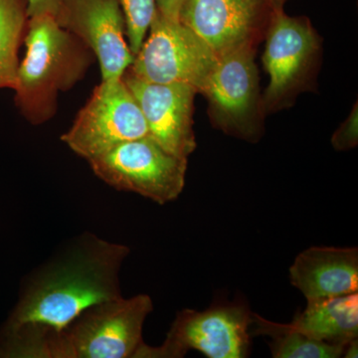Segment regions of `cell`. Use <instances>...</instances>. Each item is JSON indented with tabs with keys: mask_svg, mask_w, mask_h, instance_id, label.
<instances>
[{
	"mask_svg": "<svg viewBox=\"0 0 358 358\" xmlns=\"http://www.w3.org/2000/svg\"><path fill=\"white\" fill-rule=\"evenodd\" d=\"M263 64L270 81L262 96L265 114L289 107L310 88L320 65L322 43L308 17L277 9L266 31Z\"/></svg>",
	"mask_w": 358,
	"mask_h": 358,
	"instance_id": "277c9868",
	"label": "cell"
},
{
	"mask_svg": "<svg viewBox=\"0 0 358 358\" xmlns=\"http://www.w3.org/2000/svg\"><path fill=\"white\" fill-rule=\"evenodd\" d=\"M26 53L18 66L15 100L33 124L55 115L57 98L82 80L94 54L53 16L28 18Z\"/></svg>",
	"mask_w": 358,
	"mask_h": 358,
	"instance_id": "7a4b0ae2",
	"label": "cell"
},
{
	"mask_svg": "<svg viewBox=\"0 0 358 358\" xmlns=\"http://www.w3.org/2000/svg\"><path fill=\"white\" fill-rule=\"evenodd\" d=\"M268 1L275 7V9H282L288 0H268Z\"/></svg>",
	"mask_w": 358,
	"mask_h": 358,
	"instance_id": "7402d4cb",
	"label": "cell"
},
{
	"mask_svg": "<svg viewBox=\"0 0 358 358\" xmlns=\"http://www.w3.org/2000/svg\"><path fill=\"white\" fill-rule=\"evenodd\" d=\"M358 143L357 103L331 138V145L336 150H348L357 147Z\"/></svg>",
	"mask_w": 358,
	"mask_h": 358,
	"instance_id": "ac0fdd59",
	"label": "cell"
},
{
	"mask_svg": "<svg viewBox=\"0 0 358 358\" xmlns=\"http://www.w3.org/2000/svg\"><path fill=\"white\" fill-rule=\"evenodd\" d=\"M289 281L307 301L357 293L358 250L310 247L294 259Z\"/></svg>",
	"mask_w": 358,
	"mask_h": 358,
	"instance_id": "4fadbf2b",
	"label": "cell"
},
{
	"mask_svg": "<svg viewBox=\"0 0 358 358\" xmlns=\"http://www.w3.org/2000/svg\"><path fill=\"white\" fill-rule=\"evenodd\" d=\"M217 61V54L196 33L157 10L127 71L152 83L188 85L199 94Z\"/></svg>",
	"mask_w": 358,
	"mask_h": 358,
	"instance_id": "ba28073f",
	"label": "cell"
},
{
	"mask_svg": "<svg viewBox=\"0 0 358 358\" xmlns=\"http://www.w3.org/2000/svg\"><path fill=\"white\" fill-rule=\"evenodd\" d=\"M148 136L147 122L124 80L102 81L61 140L86 160Z\"/></svg>",
	"mask_w": 358,
	"mask_h": 358,
	"instance_id": "9c48e42d",
	"label": "cell"
},
{
	"mask_svg": "<svg viewBox=\"0 0 358 358\" xmlns=\"http://www.w3.org/2000/svg\"><path fill=\"white\" fill-rule=\"evenodd\" d=\"M56 20L98 59L102 81L122 79L133 64L126 20L117 0H63Z\"/></svg>",
	"mask_w": 358,
	"mask_h": 358,
	"instance_id": "8fae6325",
	"label": "cell"
},
{
	"mask_svg": "<svg viewBox=\"0 0 358 358\" xmlns=\"http://www.w3.org/2000/svg\"><path fill=\"white\" fill-rule=\"evenodd\" d=\"M63 0H27L28 18L53 16L56 18Z\"/></svg>",
	"mask_w": 358,
	"mask_h": 358,
	"instance_id": "d6986e66",
	"label": "cell"
},
{
	"mask_svg": "<svg viewBox=\"0 0 358 358\" xmlns=\"http://www.w3.org/2000/svg\"><path fill=\"white\" fill-rule=\"evenodd\" d=\"M358 339H352L350 343H346L343 350V357L357 358L358 357Z\"/></svg>",
	"mask_w": 358,
	"mask_h": 358,
	"instance_id": "44dd1931",
	"label": "cell"
},
{
	"mask_svg": "<svg viewBox=\"0 0 358 358\" xmlns=\"http://www.w3.org/2000/svg\"><path fill=\"white\" fill-rule=\"evenodd\" d=\"M157 10L166 18L179 20V14L185 0H155Z\"/></svg>",
	"mask_w": 358,
	"mask_h": 358,
	"instance_id": "ffe728a7",
	"label": "cell"
},
{
	"mask_svg": "<svg viewBox=\"0 0 358 358\" xmlns=\"http://www.w3.org/2000/svg\"><path fill=\"white\" fill-rule=\"evenodd\" d=\"M275 10L268 0H185L179 20L220 56L258 46Z\"/></svg>",
	"mask_w": 358,
	"mask_h": 358,
	"instance_id": "30bf717a",
	"label": "cell"
},
{
	"mask_svg": "<svg viewBox=\"0 0 358 358\" xmlns=\"http://www.w3.org/2000/svg\"><path fill=\"white\" fill-rule=\"evenodd\" d=\"M129 254L124 245L83 235L30 275L0 329V358H35L45 338L85 310L121 298L120 271Z\"/></svg>",
	"mask_w": 358,
	"mask_h": 358,
	"instance_id": "6da1fadb",
	"label": "cell"
},
{
	"mask_svg": "<svg viewBox=\"0 0 358 358\" xmlns=\"http://www.w3.org/2000/svg\"><path fill=\"white\" fill-rule=\"evenodd\" d=\"M256 49L254 45H245L218 56L215 68L199 93L208 101L209 117L216 128L248 141L260 140L266 115Z\"/></svg>",
	"mask_w": 358,
	"mask_h": 358,
	"instance_id": "8992f818",
	"label": "cell"
},
{
	"mask_svg": "<svg viewBox=\"0 0 358 358\" xmlns=\"http://www.w3.org/2000/svg\"><path fill=\"white\" fill-rule=\"evenodd\" d=\"M122 80L140 106L148 136L171 154L188 159L197 147L193 110L199 92L185 84L143 81L128 71Z\"/></svg>",
	"mask_w": 358,
	"mask_h": 358,
	"instance_id": "7c38bea8",
	"label": "cell"
},
{
	"mask_svg": "<svg viewBox=\"0 0 358 358\" xmlns=\"http://www.w3.org/2000/svg\"><path fill=\"white\" fill-rule=\"evenodd\" d=\"M251 336H270L268 343L275 358L343 357L345 345L327 343L289 329L286 324L271 322L252 313Z\"/></svg>",
	"mask_w": 358,
	"mask_h": 358,
	"instance_id": "9a60e30c",
	"label": "cell"
},
{
	"mask_svg": "<svg viewBox=\"0 0 358 358\" xmlns=\"http://www.w3.org/2000/svg\"><path fill=\"white\" fill-rule=\"evenodd\" d=\"M252 313L243 303L213 306L176 315L162 345L143 343L136 358H181L197 350L209 358L247 357L251 348Z\"/></svg>",
	"mask_w": 358,
	"mask_h": 358,
	"instance_id": "52a82bcc",
	"label": "cell"
},
{
	"mask_svg": "<svg viewBox=\"0 0 358 358\" xmlns=\"http://www.w3.org/2000/svg\"><path fill=\"white\" fill-rule=\"evenodd\" d=\"M152 310L148 294L96 303L45 338L35 358H136Z\"/></svg>",
	"mask_w": 358,
	"mask_h": 358,
	"instance_id": "3957f363",
	"label": "cell"
},
{
	"mask_svg": "<svg viewBox=\"0 0 358 358\" xmlns=\"http://www.w3.org/2000/svg\"><path fill=\"white\" fill-rule=\"evenodd\" d=\"M87 162L108 185L160 205L181 194L188 166V159L171 154L150 136L124 141Z\"/></svg>",
	"mask_w": 358,
	"mask_h": 358,
	"instance_id": "5b68a950",
	"label": "cell"
},
{
	"mask_svg": "<svg viewBox=\"0 0 358 358\" xmlns=\"http://www.w3.org/2000/svg\"><path fill=\"white\" fill-rule=\"evenodd\" d=\"M27 0H0V89L15 88Z\"/></svg>",
	"mask_w": 358,
	"mask_h": 358,
	"instance_id": "2e32d148",
	"label": "cell"
},
{
	"mask_svg": "<svg viewBox=\"0 0 358 358\" xmlns=\"http://www.w3.org/2000/svg\"><path fill=\"white\" fill-rule=\"evenodd\" d=\"M289 329L327 343L346 345L358 336V293L308 301Z\"/></svg>",
	"mask_w": 358,
	"mask_h": 358,
	"instance_id": "5bb4252c",
	"label": "cell"
},
{
	"mask_svg": "<svg viewBox=\"0 0 358 358\" xmlns=\"http://www.w3.org/2000/svg\"><path fill=\"white\" fill-rule=\"evenodd\" d=\"M126 20V36L134 56L140 51L157 14L155 0H117Z\"/></svg>",
	"mask_w": 358,
	"mask_h": 358,
	"instance_id": "e0dca14e",
	"label": "cell"
}]
</instances>
